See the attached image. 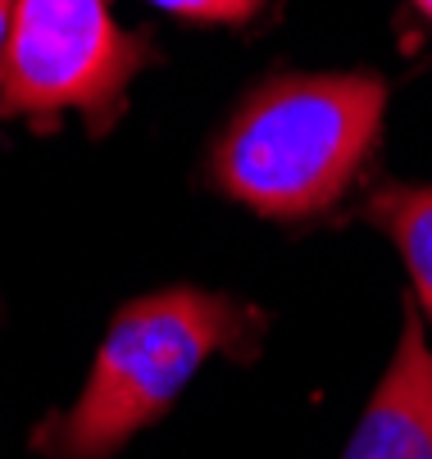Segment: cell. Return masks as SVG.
Segmentation results:
<instances>
[{"label": "cell", "instance_id": "obj_1", "mask_svg": "<svg viewBox=\"0 0 432 459\" xmlns=\"http://www.w3.org/2000/svg\"><path fill=\"white\" fill-rule=\"evenodd\" d=\"M383 105V78H278L232 118L214 151V178L269 219H310L350 186L378 137Z\"/></svg>", "mask_w": 432, "mask_h": 459}, {"label": "cell", "instance_id": "obj_2", "mask_svg": "<svg viewBox=\"0 0 432 459\" xmlns=\"http://www.w3.org/2000/svg\"><path fill=\"white\" fill-rule=\"evenodd\" d=\"M246 333L232 300L210 291H155L123 305L100 342L78 405L65 414L50 450L59 459H105L133 432L155 423L192 373Z\"/></svg>", "mask_w": 432, "mask_h": 459}, {"label": "cell", "instance_id": "obj_3", "mask_svg": "<svg viewBox=\"0 0 432 459\" xmlns=\"http://www.w3.org/2000/svg\"><path fill=\"white\" fill-rule=\"evenodd\" d=\"M142 59V41L118 32L105 0H14L0 50V114L82 109L105 127Z\"/></svg>", "mask_w": 432, "mask_h": 459}, {"label": "cell", "instance_id": "obj_4", "mask_svg": "<svg viewBox=\"0 0 432 459\" xmlns=\"http://www.w3.org/2000/svg\"><path fill=\"white\" fill-rule=\"evenodd\" d=\"M341 459H432V351L414 309H405L401 346Z\"/></svg>", "mask_w": 432, "mask_h": 459}, {"label": "cell", "instance_id": "obj_5", "mask_svg": "<svg viewBox=\"0 0 432 459\" xmlns=\"http://www.w3.org/2000/svg\"><path fill=\"white\" fill-rule=\"evenodd\" d=\"M374 219L405 255L414 273V291L423 309L432 314V186H387L368 201Z\"/></svg>", "mask_w": 432, "mask_h": 459}, {"label": "cell", "instance_id": "obj_6", "mask_svg": "<svg viewBox=\"0 0 432 459\" xmlns=\"http://www.w3.org/2000/svg\"><path fill=\"white\" fill-rule=\"evenodd\" d=\"M151 5L196 23H241L260 10V0H151Z\"/></svg>", "mask_w": 432, "mask_h": 459}, {"label": "cell", "instance_id": "obj_7", "mask_svg": "<svg viewBox=\"0 0 432 459\" xmlns=\"http://www.w3.org/2000/svg\"><path fill=\"white\" fill-rule=\"evenodd\" d=\"M10 19H14V0H0V50L10 41Z\"/></svg>", "mask_w": 432, "mask_h": 459}, {"label": "cell", "instance_id": "obj_8", "mask_svg": "<svg viewBox=\"0 0 432 459\" xmlns=\"http://www.w3.org/2000/svg\"><path fill=\"white\" fill-rule=\"evenodd\" d=\"M414 5H419V10H423V14L432 19V0H414Z\"/></svg>", "mask_w": 432, "mask_h": 459}]
</instances>
